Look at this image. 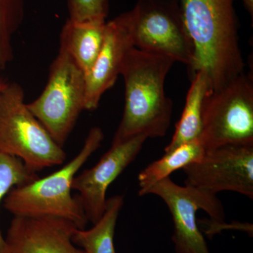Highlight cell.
<instances>
[{"instance_id": "obj_1", "label": "cell", "mask_w": 253, "mask_h": 253, "mask_svg": "<svg viewBox=\"0 0 253 253\" xmlns=\"http://www.w3.org/2000/svg\"><path fill=\"white\" fill-rule=\"evenodd\" d=\"M194 48L193 76L206 73L211 90L245 73L234 0H177Z\"/></svg>"}, {"instance_id": "obj_2", "label": "cell", "mask_w": 253, "mask_h": 253, "mask_svg": "<svg viewBox=\"0 0 253 253\" xmlns=\"http://www.w3.org/2000/svg\"><path fill=\"white\" fill-rule=\"evenodd\" d=\"M174 63L168 56L136 47L128 51L120 71L125 83L124 111L112 144L137 135L148 139L166 135L173 104L166 96L165 82Z\"/></svg>"}, {"instance_id": "obj_3", "label": "cell", "mask_w": 253, "mask_h": 253, "mask_svg": "<svg viewBox=\"0 0 253 253\" xmlns=\"http://www.w3.org/2000/svg\"><path fill=\"white\" fill-rule=\"evenodd\" d=\"M104 139L101 128H91L80 152L61 169L10 190L3 201L5 209L14 216L63 218L84 229L88 219L77 199L71 194L73 181Z\"/></svg>"}, {"instance_id": "obj_4", "label": "cell", "mask_w": 253, "mask_h": 253, "mask_svg": "<svg viewBox=\"0 0 253 253\" xmlns=\"http://www.w3.org/2000/svg\"><path fill=\"white\" fill-rule=\"evenodd\" d=\"M0 152L19 158L34 172L66 161L63 147L28 109L16 83H7L0 93Z\"/></svg>"}, {"instance_id": "obj_5", "label": "cell", "mask_w": 253, "mask_h": 253, "mask_svg": "<svg viewBox=\"0 0 253 253\" xmlns=\"http://www.w3.org/2000/svg\"><path fill=\"white\" fill-rule=\"evenodd\" d=\"M85 75L66 51L59 49L44 90L28 109L53 139L63 147L85 102Z\"/></svg>"}, {"instance_id": "obj_6", "label": "cell", "mask_w": 253, "mask_h": 253, "mask_svg": "<svg viewBox=\"0 0 253 253\" xmlns=\"http://www.w3.org/2000/svg\"><path fill=\"white\" fill-rule=\"evenodd\" d=\"M199 140L205 149L226 144L253 145L252 74L243 73L208 92Z\"/></svg>"}, {"instance_id": "obj_7", "label": "cell", "mask_w": 253, "mask_h": 253, "mask_svg": "<svg viewBox=\"0 0 253 253\" xmlns=\"http://www.w3.org/2000/svg\"><path fill=\"white\" fill-rule=\"evenodd\" d=\"M156 195L164 201L172 215V237L176 253H211L198 226L196 212L204 210L214 222L224 223V211L217 195L189 186L176 184L166 178L147 189H139V196Z\"/></svg>"}, {"instance_id": "obj_8", "label": "cell", "mask_w": 253, "mask_h": 253, "mask_svg": "<svg viewBox=\"0 0 253 253\" xmlns=\"http://www.w3.org/2000/svg\"><path fill=\"white\" fill-rule=\"evenodd\" d=\"M134 44L137 49L191 66L194 48L176 0H138Z\"/></svg>"}, {"instance_id": "obj_9", "label": "cell", "mask_w": 253, "mask_h": 253, "mask_svg": "<svg viewBox=\"0 0 253 253\" xmlns=\"http://www.w3.org/2000/svg\"><path fill=\"white\" fill-rule=\"evenodd\" d=\"M185 185L216 194L233 191L253 198V145L226 144L206 149L183 168Z\"/></svg>"}, {"instance_id": "obj_10", "label": "cell", "mask_w": 253, "mask_h": 253, "mask_svg": "<svg viewBox=\"0 0 253 253\" xmlns=\"http://www.w3.org/2000/svg\"><path fill=\"white\" fill-rule=\"evenodd\" d=\"M147 139L146 136L137 135L123 142L112 144L94 167L75 176L72 189L78 191L76 198L88 221L94 224L102 217L110 185L136 159Z\"/></svg>"}, {"instance_id": "obj_11", "label": "cell", "mask_w": 253, "mask_h": 253, "mask_svg": "<svg viewBox=\"0 0 253 253\" xmlns=\"http://www.w3.org/2000/svg\"><path fill=\"white\" fill-rule=\"evenodd\" d=\"M136 17L135 6L106 23L102 46L92 68L85 76L84 110L97 109L101 96L117 81L123 60L128 51L135 47Z\"/></svg>"}, {"instance_id": "obj_12", "label": "cell", "mask_w": 253, "mask_h": 253, "mask_svg": "<svg viewBox=\"0 0 253 253\" xmlns=\"http://www.w3.org/2000/svg\"><path fill=\"white\" fill-rule=\"evenodd\" d=\"M79 228L53 216H14L6 237V253H85L73 244Z\"/></svg>"}, {"instance_id": "obj_13", "label": "cell", "mask_w": 253, "mask_h": 253, "mask_svg": "<svg viewBox=\"0 0 253 253\" xmlns=\"http://www.w3.org/2000/svg\"><path fill=\"white\" fill-rule=\"evenodd\" d=\"M106 23H78L68 19L61 30L59 49L69 54L85 76L92 68L102 46Z\"/></svg>"}, {"instance_id": "obj_14", "label": "cell", "mask_w": 253, "mask_h": 253, "mask_svg": "<svg viewBox=\"0 0 253 253\" xmlns=\"http://www.w3.org/2000/svg\"><path fill=\"white\" fill-rule=\"evenodd\" d=\"M211 90V82L206 73L202 71L195 73L180 119L176 123L174 135L165 152H169L180 145L199 139L202 128L203 106Z\"/></svg>"}, {"instance_id": "obj_15", "label": "cell", "mask_w": 253, "mask_h": 253, "mask_svg": "<svg viewBox=\"0 0 253 253\" xmlns=\"http://www.w3.org/2000/svg\"><path fill=\"white\" fill-rule=\"evenodd\" d=\"M124 205L121 195L107 199L102 217L90 229H78L73 234V244L85 253H116L114 236L120 212Z\"/></svg>"}, {"instance_id": "obj_16", "label": "cell", "mask_w": 253, "mask_h": 253, "mask_svg": "<svg viewBox=\"0 0 253 253\" xmlns=\"http://www.w3.org/2000/svg\"><path fill=\"white\" fill-rule=\"evenodd\" d=\"M206 149L199 139L190 141L176 147L157 161L149 165L138 175L140 189L163 180L174 171L183 169L191 163L199 161L204 156Z\"/></svg>"}, {"instance_id": "obj_17", "label": "cell", "mask_w": 253, "mask_h": 253, "mask_svg": "<svg viewBox=\"0 0 253 253\" xmlns=\"http://www.w3.org/2000/svg\"><path fill=\"white\" fill-rule=\"evenodd\" d=\"M24 16V0H0V69L14 59L13 38Z\"/></svg>"}, {"instance_id": "obj_18", "label": "cell", "mask_w": 253, "mask_h": 253, "mask_svg": "<svg viewBox=\"0 0 253 253\" xmlns=\"http://www.w3.org/2000/svg\"><path fill=\"white\" fill-rule=\"evenodd\" d=\"M19 158L0 152V205L10 190L38 179ZM0 253H6V243L0 230Z\"/></svg>"}, {"instance_id": "obj_19", "label": "cell", "mask_w": 253, "mask_h": 253, "mask_svg": "<svg viewBox=\"0 0 253 253\" xmlns=\"http://www.w3.org/2000/svg\"><path fill=\"white\" fill-rule=\"evenodd\" d=\"M68 20L73 22L106 21L109 0H67Z\"/></svg>"}, {"instance_id": "obj_20", "label": "cell", "mask_w": 253, "mask_h": 253, "mask_svg": "<svg viewBox=\"0 0 253 253\" xmlns=\"http://www.w3.org/2000/svg\"><path fill=\"white\" fill-rule=\"evenodd\" d=\"M244 6L247 10L248 12L251 15V17L253 16V0H242Z\"/></svg>"}, {"instance_id": "obj_21", "label": "cell", "mask_w": 253, "mask_h": 253, "mask_svg": "<svg viewBox=\"0 0 253 253\" xmlns=\"http://www.w3.org/2000/svg\"><path fill=\"white\" fill-rule=\"evenodd\" d=\"M6 84H7V83L3 81L2 79H0V93L3 90V89H4L5 86L6 85Z\"/></svg>"}, {"instance_id": "obj_22", "label": "cell", "mask_w": 253, "mask_h": 253, "mask_svg": "<svg viewBox=\"0 0 253 253\" xmlns=\"http://www.w3.org/2000/svg\"><path fill=\"white\" fill-rule=\"evenodd\" d=\"M176 1H177V0H176Z\"/></svg>"}]
</instances>
